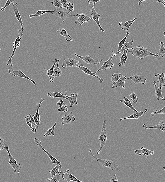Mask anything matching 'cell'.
Instances as JSON below:
<instances>
[{
    "label": "cell",
    "mask_w": 165,
    "mask_h": 182,
    "mask_svg": "<svg viewBox=\"0 0 165 182\" xmlns=\"http://www.w3.org/2000/svg\"><path fill=\"white\" fill-rule=\"evenodd\" d=\"M51 4L53 5L54 7L57 8L62 9L63 8V5L60 1L57 0H54L53 1L51 2Z\"/></svg>",
    "instance_id": "cell-45"
},
{
    "label": "cell",
    "mask_w": 165,
    "mask_h": 182,
    "mask_svg": "<svg viewBox=\"0 0 165 182\" xmlns=\"http://www.w3.org/2000/svg\"><path fill=\"white\" fill-rule=\"evenodd\" d=\"M139 1V2H138V5H141L142 4V3H143V1Z\"/></svg>",
    "instance_id": "cell-56"
},
{
    "label": "cell",
    "mask_w": 165,
    "mask_h": 182,
    "mask_svg": "<svg viewBox=\"0 0 165 182\" xmlns=\"http://www.w3.org/2000/svg\"><path fill=\"white\" fill-rule=\"evenodd\" d=\"M127 78V76H123V74L121 73L120 78L116 82L113 83L112 84V88H116L118 86H121L123 88L125 89V80Z\"/></svg>",
    "instance_id": "cell-19"
},
{
    "label": "cell",
    "mask_w": 165,
    "mask_h": 182,
    "mask_svg": "<svg viewBox=\"0 0 165 182\" xmlns=\"http://www.w3.org/2000/svg\"><path fill=\"white\" fill-rule=\"evenodd\" d=\"M159 45L160 46V50H159L158 52L156 54L158 55V57H157V58H156V60L159 59V57L160 56H161L163 58H164V55L165 54V47L164 46V44L163 42H160Z\"/></svg>",
    "instance_id": "cell-35"
},
{
    "label": "cell",
    "mask_w": 165,
    "mask_h": 182,
    "mask_svg": "<svg viewBox=\"0 0 165 182\" xmlns=\"http://www.w3.org/2000/svg\"><path fill=\"white\" fill-rule=\"evenodd\" d=\"M4 149L6 150L8 153L9 159L8 163L10 164V166L13 168L14 172L15 173L19 174L20 171L22 168V166H21V164L17 163L16 159H14L13 156L11 155L8 146H6Z\"/></svg>",
    "instance_id": "cell-5"
},
{
    "label": "cell",
    "mask_w": 165,
    "mask_h": 182,
    "mask_svg": "<svg viewBox=\"0 0 165 182\" xmlns=\"http://www.w3.org/2000/svg\"><path fill=\"white\" fill-rule=\"evenodd\" d=\"M143 128L145 129H156L159 130H161L165 133V123H163V121H160L158 125L151 127H147L146 124H144L143 125Z\"/></svg>",
    "instance_id": "cell-27"
},
{
    "label": "cell",
    "mask_w": 165,
    "mask_h": 182,
    "mask_svg": "<svg viewBox=\"0 0 165 182\" xmlns=\"http://www.w3.org/2000/svg\"><path fill=\"white\" fill-rule=\"evenodd\" d=\"M130 34V33L129 32H127L126 34V36H125V37L122 40H121L120 42H119V45H118V47L117 48V52L116 53H115L114 52V50H113V51H112V53H113V54L115 56L117 55H118V53L122 49L123 46L125 42V41L126 40V39L127 38V37L129 36Z\"/></svg>",
    "instance_id": "cell-30"
},
{
    "label": "cell",
    "mask_w": 165,
    "mask_h": 182,
    "mask_svg": "<svg viewBox=\"0 0 165 182\" xmlns=\"http://www.w3.org/2000/svg\"><path fill=\"white\" fill-rule=\"evenodd\" d=\"M155 76L158 80V81L160 82V89H162V87H164L165 86V74L162 73L159 74L157 73H154Z\"/></svg>",
    "instance_id": "cell-28"
},
{
    "label": "cell",
    "mask_w": 165,
    "mask_h": 182,
    "mask_svg": "<svg viewBox=\"0 0 165 182\" xmlns=\"http://www.w3.org/2000/svg\"><path fill=\"white\" fill-rule=\"evenodd\" d=\"M137 19V18H134L133 20L127 21L125 23L119 22V27H121L122 30H125V31H128L129 27L132 26L133 23Z\"/></svg>",
    "instance_id": "cell-24"
},
{
    "label": "cell",
    "mask_w": 165,
    "mask_h": 182,
    "mask_svg": "<svg viewBox=\"0 0 165 182\" xmlns=\"http://www.w3.org/2000/svg\"><path fill=\"white\" fill-rule=\"evenodd\" d=\"M163 35H164V37H165V31L164 32H163Z\"/></svg>",
    "instance_id": "cell-57"
},
{
    "label": "cell",
    "mask_w": 165,
    "mask_h": 182,
    "mask_svg": "<svg viewBox=\"0 0 165 182\" xmlns=\"http://www.w3.org/2000/svg\"><path fill=\"white\" fill-rule=\"evenodd\" d=\"M158 3H161L164 5V7H165V1H163V0H158V1H156Z\"/></svg>",
    "instance_id": "cell-55"
},
{
    "label": "cell",
    "mask_w": 165,
    "mask_h": 182,
    "mask_svg": "<svg viewBox=\"0 0 165 182\" xmlns=\"http://www.w3.org/2000/svg\"><path fill=\"white\" fill-rule=\"evenodd\" d=\"M163 169H164V171H165V166H164L163 167Z\"/></svg>",
    "instance_id": "cell-58"
},
{
    "label": "cell",
    "mask_w": 165,
    "mask_h": 182,
    "mask_svg": "<svg viewBox=\"0 0 165 182\" xmlns=\"http://www.w3.org/2000/svg\"><path fill=\"white\" fill-rule=\"evenodd\" d=\"M134 40H131V42H125V44H124L123 46L122 49L118 53V54L122 53H123L124 51H126V50L128 49H133V42H134Z\"/></svg>",
    "instance_id": "cell-32"
},
{
    "label": "cell",
    "mask_w": 165,
    "mask_h": 182,
    "mask_svg": "<svg viewBox=\"0 0 165 182\" xmlns=\"http://www.w3.org/2000/svg\"><path fill=\"white\" fill-rule=\"evenodd\" d=\"M66 94H64V95L65 96L67 97L68 98V101H69V102L70 103V107H73L74 105H78V102L77 101V98H78V93L77 92H76L75 94H71L70 96H68L66 93Z\"/></svg>",
    "instance_id": "cell-23"
},
{
    "label": "cell",
    "mask_w": 165,
    "mask_h": 182,
    "mask_svg": "<svg viewBox=\"0 0 165 182\" xmlns=\"http://www.w3.org/2000/svg\"><path fill=\"white\" fill-rule=\"evenodd\" d=\"M54 11H48L45 10H39L36 12L34 14H31L29 15V17L32 18L34 17H39L41 15L44 14L45 13H52Z\"/></svg>",
    "instance_id": "cell-36"
},
{
    "label": "cell",
    "mask_w": 165,
    "mask_h": 182,
    "mask_svg": "<svg viewBox=\"0 0 165 182\" xmlns=\"http://www.w3.org/2000/svg\"><path fill=\"white\" fill-rule=\"evenodd\" d=\"M9 73L10 75L13 76L14 77L17 76L21 77V78H24L27 79L29 81H31L34 85H37V83L35 82L34 80L31 79L28 77L27 76V75H26L24 73L22 72V71L19 70V71H15L13 70V68H10L8 69Z\"/></svg>",
    "instance_id": "cell-9"
},
{
    "label": "cell",
    "mask_w": 165,
    "mask_h": 182,
    "mask_svg": "<svg viewBox=\"0 0 165 182\" xmlns=\"http://www.w3.org/2000/svg\"><path fill=\"white\" fill-rule=\"evenodd\" d=\"M57 124V122H56L49 129V130L46 132L45 134L43 136H54V128Z\"/></svg>",
    "instance_id": "cell-40"
},
{
    "label": "cell",
    "mask_w": 165,
    "mask_h": 182,
    "mask_svg": "<svg viewBox=\"0 0 165 182\" xmlns=\"http://www.w3.org/2000/svg\"><path fill=\"white\" fill-rule=\"evenodd\" d=\"M127 79H131L135 84H142L146 85V79L143 76H140L137 75H132L131 76L127 78Z\"/></svg>",
    "instance_id": "cell-15"
},
{
    "label": "cell",
    "mask_w": 165,
    "mask_h": 182,
    "mask_svg": "<svg viewBox=\"0 0 165 182\" xmlns=\"http://www.w3.org/2000/svg\"><path fill=\"white\" fill-rule=\"evenodd\" d=\"M22 39V37L21 36H17V38L16 40H15V42L13 43V51L12 53L11 56L9 57V59L8 61H7V66L10 65L11 66H13V63H12V58L15 55V53L16 52V49L17 48L19 47L20 46V42L21 39Z\"/></svg>",
    "instance_id": "cell-10"
},
{
    "label": "cell",
    "mask_w": 165,
    "mask_h": 182,
    "mask_svg": "<svg viewBox=\"0 0 165 182\" xmlns=\"http://www.w3.org/2000/svg\"><path fill=\"white\" fill-rule=\"evenodd\" d=\"M57 32L60 33V35L66 38V40L67 42H71L73 40V39L68 34L67 31L64 28L60 29V30L57 31Z\"/></svg>",
    "instance_id": "cell-33"
},
{
    "label": "cell",
    "mask_w": 165,
    "mask_h": 182,
    "mask_svg": "<svg viewBox=\"0 0 165 182\" xmlns=\"http://www.w3.org/2000/svg\"><path fill=\"white\" fill-rule=\"evenodd\" d=\"M70 172V170L67 169L63 173L62 177L63 180H67V182H70V181L75 182H83L78 179L73 174H71Z\"/></svg>",
    "instance_id": "cell-11"
},
{
    "label": "cell",
    "mask_w": 165,
    "mask_h": 182,
    "mask_svg": "<svg viewBox=\"0 0 165 182\" xmlns=\"http://www.w3.org/2000/svg\"><path fill=\"white\" fill-rule=\"evenodd\" d=\"M62 4L63 5V8H66L67 7V5L68 3L66 0H60V1Z\"/></svg>",
    "instance_id": "cell-52"
},
{
    "label": "cell",
    "mask_w": 165,
    "mask_h": 182,
    "mask_svg": "<svg viewBox=\"0 0 165 182\" xmlns=\"http://www.w3.org/2000/svg\"><path fill=\"white\" fill-rule=\"evenodd\" d=\"M110 182H119L116 173H115L113 176L111 177Z\"/></svg>",
    "instance_id": "cell-51"
},
{
    "label": "cell",
    "mask_w": 165,
    "mask_h": 182,
    "mask_svg": "<svg viewBox=\"0 0 165 182\" xmlns=\"http://www.w3.org/2000/svg\"><path fill=\"white\" fill-rule=\"evenodd\" d=\"M148 110V109H145V111L144 112H143L142 111H140V112H137V113H135L132 114L131 116L128 117L121 118L120 119V121H122L123 120L126 119H138V118L141 117L142 115H143L144 114L146 113L147 111Z\"/></svg>",
    "instance_id": "cell-26"
},
{
    "label": "cell",
    "mask_w": 165,
    "mask_h": 182,
    "mask_svg": "<svg viewBox=\"0 0 165 182\" xmlns=\"http://www.w3.org/2000/svg\"><path fill=\"white\" fill-rule=\"evenodd\" d=\"M29 116L31 118V121L33 133H35L37 132V125H36L35 121H34L32 116L31 115L29 114Z\"/></svg>",
    "instance_id": "cell-43"
},
{
    "label": "cell",
    "mask_w": 165,
    "mask_h": 182,
    "mask_svg": "<svg viewBox=\"0 0 165 182\" xmlns=\"http://www.w3.org/2000/svg\"><path fill=\"white\" fill-rule=\"evenodd\" d=\"M128 50L129 49H128L124 51L122 55L119 57L120 58V61L119 63L117 64L118 66H125L127 60L129 59L127 55Z\"/></svg>",
    "instance_id": "cell-29"
},
{
    "label": "cell",
    "mask_w": 165,
    "mask_h": 182,
    "mask_svg": "<svg viewBox=\"0 0 165 182\" xmlns=\"http://www.w3.org/2000/svg\"><path fill=\"white\" fill-rule=\"evenodd\" d=\"M75 55L77 57H79L83 60V61L85 62L87 64L92 65V64L97 65L100 64L101 63V61L99 60H94L92 57H89V55L85 56V57H83L77 54H75Z\"/></svg>",
    "instance_id": "cell-16"
},
{
    "label": "cell",
    "mask_w": 165,
    "mask_h": 182,
    "mask_svg": "<svg viewBox=\"0 0 165 182\" xmlns=\"http://www.w3.org/2000/svg\"><path fill=\"white\" fill-rule=\"evenodd\" d=\"M51 13L54 16L61 18L63 22H65L67 18L78 16L77 15H74L68 13L66 9H64L63 8H57V7H56L55 10Z\"/></svg>",
    "instance_id": "cell-4"
},
{
    "label": "cell",
    "mask_w": 165,
    "mask_h": 182,
    "mask_svg": "<svg viewBox=\"0 0 165 182\" xmlns=\"http://www.w3.org/2000/svg\"><path fill=\"white\" fill-rule=\"evenodd\" d=\"M45 100V99H44V98H41L39 104H36V105H37V111H36V113L34 115H32V117L33 118H34V121H35L36 125H37V129H38L39 124H40L41 123L40 115H39V108H40V107L41 104H42V102H43Z\"/></svg>",
    "instance_id": "cell-18"
},
{
    "label": "cell",
    "mask_w": 165,
    "mask_h": 182,
    "mask_svg": "<svg viewBox=\"0 0 165 182\" xmlns=\"http://www.w3.org/2000/svg\"><path fill=\"white\" fill-rule=\"evenodd\" d=\"M89 12H90L91 15L92 19L96 23L98 27H99L100 30L102 32H105V30L103 29L99 23V19L101 17V16L97 13L93 6H92V9L89 10Z\"/></svg>",
    "instance_id": "cell-13"
},
{
    "label": "cell",
    "mask_w": 165,
    "mask_h": 182,
    "mask_svg": "<svg viewBox=\"0 0 165 182\" xmlns=\"http://www.w3.org/2000/svg\"><path fill=\"white\" fill-rule=\"evenodd\" d=\"M78 69H81L82 71H83V72L84 73L87 74L88 75H90L92 76L93 77H96V78L98 79L99 80L100 83H102L103 81H104V80L102 78H100V77L97 75H96L94 74V73H92L91 72V71L89 69V68L87 67H85L83 66V64H82L81 66H79L78 68Z\"/></svg>",
    "instance_id": "cell-21"
},
{
    "label": "cell",
    "mask_w": 165,
    "mask_h": 182,
    "mask_svg": "<svg viewBox=\"0 0 165 182\" xmlns=\"http://www.w3.org/2000/svg\"><path fill=\"white\" fill-rule=\"evenodd\" d=\"M134 153L136 155L146 156L147 158H148L149 156L154 154V150H149L143 147H141L140 149L135 150Z\"/></svg>",
    "instance_id": "cell-17"
},
{
    "label": "cell",
    "mask_w": 165,
    "mask_h": 182,
    "mask_svg": "<svg viewBox=\"0 0 165 182\" xmlns=\"http://www.w3.org/2000/svg\"><path fill=\"white\" fill-rule=\"evenodd\" d=\"M60 168V165L58 164H56L54 167L52 168L50 171H49V172L50 173L51 179L53 178L54 175H57L59 173V169Z\"/></svg>",
    "instance_id": "cell-39"
},
{
    "label": "cell",
    "mask_w": 165,
    "mask_h": 182,
    "mask_svg": "<svg viewBox=\"0 0 165 182\" xmlns=\"http://www.w3.org/2000/svg\"><path fill=\"white\" fill-rule=\"evenodd\" d=\"M1 50V48H0V50Z\"/></svg>",
    "instance_id": "cell-59"
},
{
    "label": "cell",
    "mask_w": 165,
    "mask_h": 182,
    "mask_svg": "<svg viewBox=\"0 0 165 182\" xmlns=\"http://www.w3.org/2000/svg\"><path fill=\"white\" fill-rule=\"evenodd\" d=\"M58 112L62 111L63 113L67 112L68 111V108H67V106L66 104H64L63 106L62 107H59L58 109Z\"/></svg>",
    "instance_id": "cell-50"
},
{
    "label": "cell",
    "mask_w": 165,
    "mask_h": 182,
    "mask_svg": "<svg viewBox=\"0 0 165 182\" xmlns=\"http://www.w3.org/2000/svg\"><path fill=\"white\" fill-rule=\"evenodd\" d=\"M34 142L38 146H39V148H41V149L43 150L44 152L46 153V154L47 155L48 157H49L50 159L51 162L52 164H58L60 167V168H62V164L60 161L57 160L56 159L51 155V154H50L48 151H46L45 149V148H43L42 145V142L41 141L39 140V139L37 138H35Z\"/></svg>",
    "instance_id": "cell-7"
},
{
    "label": "cell",
    "mask_w": 165,
    "mask_h": 182,
    "mask_svg": "<svg viewBox=\"0 0 165 182\" xmlns=\"http://www.w3.org/2000/svg\"><path fill=\"white\" fill-rule=\"evenodd\" d=\"M60 60H58L57 64V66L54 69L53 74L52 77L50 78V82H52L54 81V79L55 77H61L62 74V69H60L59 67V63Z\"/></svg>",
    "instance_id": "cell-22"
},
{
    "label": "cell",
    "mask_w": 165,
    "mask_h": 182,
    "mask_svg": "<svg viewBox=\"0 0 165 182\" xmlns=\"http://www.w3.org/2000/svg\"><path fill=\"white\" fill-rule=\"evenodd\" d=\"M78 19L75 20V23L81 25L84 23H87L89 21H91L92 19V17H90L87 16L85 14L81 13V14H78Z\"/></svg>",
    "instance_id": "cell-14"
},
{
    "label": "cell",
    "mask_w": 165,
    "mask_h": 182,
    "mask_svg": "<svg viewBox=\"0 0 165 182\" xmlns=\"http://www.w3.org/2000/svg\"><path fill=\"white\" fill-rule=\"evenodd\" d=\"M88 151L90 152L93 158L99 163L101 164L102 166L109 168V169L112 170H116L117 171H120L119 168V165L113 162V161L107 160V159H106L98 158L92 154L91 149H89L88 150Z\"/></svg>",
    "instance_id": "cell-2"
},
{
    "label": "cell",
    "mask_w": 165,
    "mask_h": 182,
    "mask_svg": "<svg viewBox=\"0 0 165 182\" xmlns=\"http://www.w3.org/2000/svg\"><path fill=\"white\" fill-rule=\"evenodd\" d=\"M58 60H57V59H55V60H54V61H53V62H54V64L49 69H46V68H44L43 69L47 70V72L46 73V75L49 76L50 78H51V77L52 76L53 74L54 69V66H55V65L56 63H57V62H58Z\"/></svg>",
    "instance_id": "cell-38"
},
{
    "label": "cell",
    "mask_w": 165,
    "mask_h": 182,
    "mask_svg": "<svg viewBox=\"0 0 165 182\" xmlns=\"http://www.w3.org/2000/svg\"><path fill=\"white\" fill-rule=\"evenodd\" d=\"M154 107L155 111H153L151 113V115L152 116H155V115L158 114H163L165 113V107H163L161 110H156L154 108Z\"/></svg>",
    "instance_id": "cell-42"
},
{
    "label": "cell",
    "mask_w": 165,
    "mask_h": 182,
    "mask_svg": "<svg viewBox=\"0 0 165 182\" xmlns=\"http://www.w3.org/2000/svg\"><path fill=\"white\" fill-rule=\"evenodd\" d=\"M62 171L59 172L58 173L57 175H54L53 178L51 179H48L46 180L47 182H59L60 178L62 177V174H63Z\"/></svg>",
    "instance_id": "cell-37"
},
{
    "label": "cell",
    "mask_w": 165,
    "mask_h": 182,
    "mask_svg": "<svg viewBox=\"0 0 165 182\" xmlns=\"http://www.w3.org/2000/svg\"><path fill=\"white\" fill-rule=\"evenodd\" d=\"M120 101L121 102L123 103L127 107H129L132 110L134 111L135 113L138 112L135 108L133 107L132 104H131V101L126 97H124V99L123 100H120Z\"/></svg>",
    "instance_id": "cell-34"
},
{
    "label": "cell",
    "mask_w": 165,
    "mask_h": 182,
    "mask_svg": "<svg viewBox=\"0 0 165 182\" xmlns=\"http://www.w3.org/2000/svg\"><path fill=\"white\" fill-rule=\"evenodd\" d=\"M25 119L27 125H28V126L30 127V130L33 132L32 127L31 119L29 115H28V116L25 117Z\"/></svg>",
    "instance_id": "cell-47"
},
{
    "label": "cell",
    "mask_w": 165,
    "mask_h": 182,
    "mask_svg": "<svg viewBox=\"0 0 165 182\" xmlns=\"http://www.w3.org/2000/svg\"><path fill=\"white\" fill-rule=\"evenodd\" d=\"M61 119L63 120L62 122V125L70 123H71L74 122L76 120L75 116L72 112H70L67 116L66 114L63 115L61 117Z\"/></svg>",
    "instance_id": "cell-20"
},
{
    "label": "cell",
    "mask_w": 165,
    "mask_h": 182,
    "mask_svg": "<svg viewBox=\"0 0 165 182\" xmlns=\"http://www.w3.org/2000/svg\"><path fill=\"white\" fill-rule=\"evenodd\" d=\"M14 1V0H7V2L6 3L5 5L4 6V7H1V9H0V10L2 11H5L6 8H7V7L10 5L11 4H13Z\"/></svg>",
    "instance_id": "cell-48"
},
{
    "label": "cell",
    "mask_w": 165,
    "mask_h": 182,
    "mask_svg": "<svg viewBox=\"0 0 165 182\" xmlns=\"http://www.w3.org/2000/svg\"><path fill=\"white\" fill-rule=\"evenodd\" d=\"M107 123V121L104 120L103 123L102 130H101L100 134L98 137V139L100 141V147L99 149L98 150L97 154H100V152L105 146L106 142L107 140V134L106 128L105 125Z\"/></svg>",
    "instance_id": "cell-3"
},
{
    "label": "cell",
    "mask_w": 165,
    "mask_h": 182,
    "mask_svg": "<svg viewBox=\"0 0 165 182\" xmlns=\"http://www.w3.org/2000/svg\"><path fill=\"white\" fill-rule=\"evenodd\" d=\"M129 97L131 101L133 103L136 104L138 100V98H137V95L134 92H133L131 94H130Z\"/></svg>",
    "instance_id": "cell-44"
},
{
    "label": "cell",
    "mask_w": 165,
    "mask_h": 182,
    "mask_svg": "<svg viewBox=\"0 0 165 182\" xmlns=\"http://www.w3.org/2000/svg\"><path fill=\"white\" fill-rule=\"evenodd\" d=\"M128 52L133 55L135 57L138 59H143L146 58L149 56H153L157 58L158 55L151 53L147 48L143 47L137 46L133 48V49L131 51L129 49Z\"/></svg>",
    "instance_id": "cell-1"
},
{
    "label": "cell",
    "mask_w": 165,
    "mask_h": 182,
    "mask_svg": "<svg viewBox=\"0 0 165 182\" xmlns=\"http://www.w3.org/2000/svg\"><path fill=\"white\" fill-rule=\"evenodd\" d=\"M113 56L115 57L114 55H112L108 60L105 62H104L102 59H101V61L103 63V65L98 70L94 73L95 75H96L97 73L99 72V71L102 70H105V71H107V70L108 68H109L110 69H112V68L114 66V64L112 63V58H113Z\"/></svg>",
    "instance_id": "cell-12"
},
{
    "label": "cell",
    "mask_w": 165,
    "mask_h": 182,
    "mask_svg": "<svg viewBox=\"0 0 165 182\" xmlns=\"http://www.w3.org/2000/svg\"><path fill=\"white\" fill-rule=\"evenodd\" d=\"M77 57H76L75 58H69L67 59H64L62 65V67L63 68H65L69 67H77L78 68L79 66V62L78 61L76 60Z\"/></svg>",
    "instance_id": "cell-8"
},
{
    "label": "cell",
    "mask_w": 165,
    "mask_h": 182,
    "mask_svg": "<svg viewBox=\"0 0 165 182\" xmlns=\"http://www.w3.org/2000/svg\"><path fill=\"white\" fill-rule=\"evenodd\" d=\"M48 96L54 98H62L69 100L67 97L62 93V92H48L47 94Z\"/></svg>",
    "instance_id": "cell-31"
},
{
    "label": "cell",
    "mask_w": 165,
    "mask_h": 182,
    "mask_svg": "<svg viewBox=\"0 0 165 182\" xmlns=\"http://www.w3.org/2000/svg\"><path fill=\"white\" fill-rule=\"evenodd\" d=\"M66 10H67L68 13H72L73 12L74 8V4L73 3H69L67 5V7H66Z\"/></svg>",
    "instance_id": "cell-46"
},
{
    "label": "cell",
    "mask_w": 165,
    "mask_h": 182,
    "mask_svg": "<svg viewBox=\"0 0 165 182\" xmlns=\"http://www.w3.org/2000/svg\"><path fill=\"white\" fill-rule=\"evenodd\" d=\"M18 5H19V4L17 3H16L15 4H12L13 10L15 14V16H16L17 19L19 21V23L20 24L21 27H22V30H18V34H20L21 37H22L23 35V32L25 28H24L23 24L22 18H21V15L19 13V9H18Z\"/></svg>",
    "instance_id": "cell-6"
},
{
    "label": "cell",
    "mask_w": 165,
    "mask_h": 182,
    "mask_svg": "<svg viewBox=\"0 0 165 182\" xmlns=\"http://www.w3.org/2000/svg\"><path fill=\"white\" fill-rule=\"evenodd\" d=\"M99 0H89V1H88L87 2L89 4H91L92 3H93V6H94L96 3L99 2Z\"/></svg>",
    "instance_id": "cell-53"
},
{
    "label": "cell",
    "mask_w": 165,
    "mask_h": 182,
    "mask_svg": "<svg viewBox=\"0 0 165 182\" xmlns=\"http://www.w3.org/2000/svg\"><path fill=\"white\" fill-rule=\"evenodd\" d=\"M64 102L62 99L60 100V101H57V105L59 106V107H62L63 106Z\"/></svg>",
    "instance_id": "cell-54"
},
{
    "label": "cell",
    "mask_w": 165,
    "mask_h": 182,
    "mask_svg": "<svg viewBox=\"0 0 165 182\" xmlns=\"http://www.w3.org/2000/svg\"><path fill=\"white\" fill-rule=\"evenodd\" d=\"M120 73H119L115 72L112 74V77L110 79L112 82H116L119 80L121 76Z\"/></svg>",
    "instance_id": "cell-41"
},
{
    "label": "cell",
    "mask_w": 165,
    "mask_h": 182,
    "mask_svg": "<svg viewBox=\"0 0 165 182\" xmlns=\"http://www.w3.org/2000/svg\"><path fill=\"white\" fill-rule=\"evenodd\" d=\"M158 82V81H154L153 82V84L154 87H155V94L156 97H157V99L158 101L159 100L160 98L162 100L164 101L165 100V97L164 98V97H163L162 96V89H160L159 88L157 87L156 84Z\"/></svg>",
    "instance_id": "cell-25"
},
{
    "label": "cell",
    "mask_w": 165,
    "mask_h": 182,
    "mask_svg": "<svg viewBox=\"0 0 165 182\" xmlns=\"http://www.w3.org/2000/svg\"><path fill=\"white\" fill-rule=\"evenodd\" d=\"M6 146H7L4 142V139L3 138L0 137V151L1 150L4 149Z\"/></svg>",
    "instance_id": "cell-49"
}]
</instances>
